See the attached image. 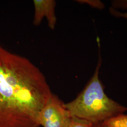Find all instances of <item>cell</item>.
Wrapping results in <instances>:
<instances>
[{
  "instance_id": "7a4b0ae2",
  "label": "cell",
  "mask_w": 127,
  "mask_h": 127,
  "mask_svg": "<svg viewBox=\"0 0 127 127\" xmlns=\"http://www.w3.org/2000/svg\"><path fill=\"white\" fill-rule=\"evenodd\" d=\"M101 55L94 74L77 97L64 106L72 117L95 124L123 114L127 107L111 99L105 94L99 78Z\"/></svg>"
},
{
  "instance_id": "52a82bcc",
  "label": "cell",
  "mask_w": 127,
  "mask_h": 127,
  "mask_svg": "<svg viewBox=\"0 0 127 127\" xmlns=\"http://www.w3.org/2000/svg\"><path fill=\"white\" fill-rule=\"evenodd\" d=\"M77 1L81 3L89 5L91 7L97 9H102L104 8V4L98 0H78Z\"/></svg>"
},
{
  "instance_id": "ba28073f",
  "label": "cell",
  "mask_w": 127,
  "mask_h": 127,
  "mask_svg": "<svg viewBox=\"0 0 127 127\" xmlns=\"http://www.w3.org/2000/svg\"><path fill=\"white\" fill-rule=\"evenodd\" d=\"M112 7L114 9H123L127 10V0H116L111 1Z\"/></svg>"
},
{
  "instance_id": "277c9868",
  "label": "cell",
  "mask_w": 127,
  "mask_h": 127,
  "mask_svg": "<svg viewBox=\"0 0 127 127\" xmlns=\"http://www.w3.org/2000/svg\"><path fill=\"white\" fill-rule=\"evenodd\" d=\"M34 7L33 24L38 26L43 18H46L48 24L51 29H54L57 23L55 14L56 2L53 0H34Z\"/></svg>"
},
{
  "instance_id": "8992f818",
  "label": "cell",
  "mask_w": 127,
  "mask_h": 127,
  "mask_svg": "<svg viewBox=\"0 0 127 127\" xmlns=\"http://www.w3.org/2000/svg\"><path fill=\"white\" fill-rule=\"evenodd\" d=\"M94 124L86 120L72 117L69 127H93Z\"/></svg>"
},
{
  "instance_id": "9c48e42d",
  "label": "cell",
  "mask_w": 127,
  "mask_h": 127,
  "mask_svg": "<svg viewBox=\"0 0 127 127\" xmlns=\"http://www.w3.org/2000/svg\"><path fill=\"white\" fill-rule=\"evenodd\" d=\"M109 12L111 15L116 18H123L127 19V12H122L117 9H114L112 7L109 9Z\"/></svg>"
},
{
  "instance_id": "6da1fadb",
  "label": "cell",
  "mask_w": 127,
  "mask_h": 127,
  "mask_svg": "<svg viewBox=\"0 0 127 127\" xmlns=\"http://www.w3.org/2000/svg\"><path fill=\"white\" fill-rule=\"evenodd\" d=\"M53 93L40 70L0 45V127H39Z\"/></svg>"
},
{
  "instance_id": "3957f363",
  "label": "cell",
  "mask_w": 127,
  "mask_h": 127,
  "mask_svg": "<svg viewBox=\"0 0 127 127\" xmlns=\"http://www.w3.org/2000/svg\"><path fill=\"white\" fill-rule=\"evenodd\" d=\"M72 119L64 103L53 94L41 110L38 122L40 126L43 127H69Z\"/></svg>"
},
{
  "instance_id": "30bf717a",
  "label": "cell",
  "mask_w": 127,
  "mask_h": 127,
  "mask_svg": "<svg viewBox=\"0 0 127 127\" xmlns=\"http://www.w3.org/2000/svg\"><path fill=\"white\" fill-rule=\"evenodd\" d=\"M93 127H106L104 124H103V123H97V124H95L94 125Z\"/></svg>"
},
{
  "instance_id": "5b68a950",
  "label": "cell",
  "mask_w": 127,
  "mask_h": 127,
  "mask_svg": "<svg viewBox=\"0 0 127 127\" xmlns=\"http://www.w3.org/2000/svg\"><path fill=\"white\" fill-rule=\"evenodd\" d=\"M103 123L106 127H127V115L122 114Z\"/></svg>"
}]
</instances>
